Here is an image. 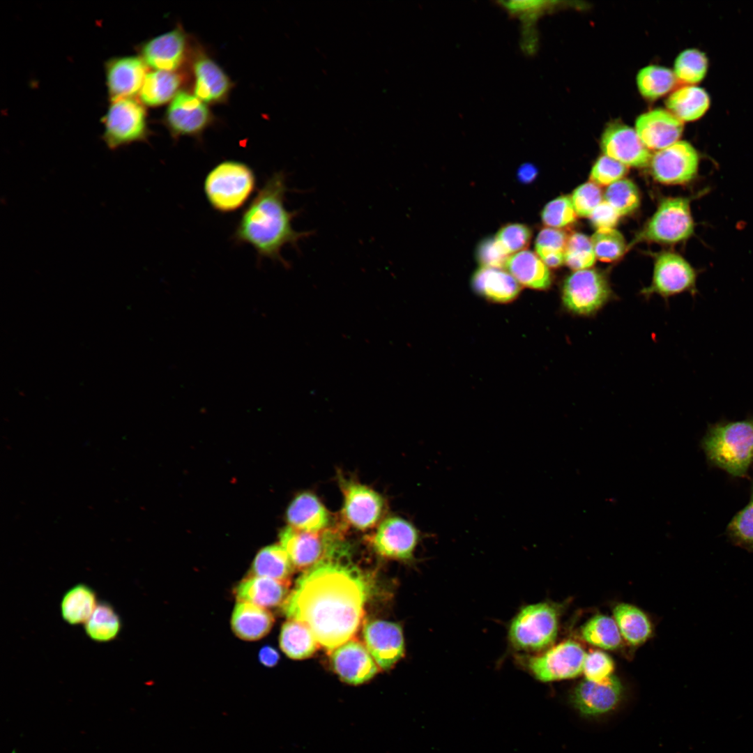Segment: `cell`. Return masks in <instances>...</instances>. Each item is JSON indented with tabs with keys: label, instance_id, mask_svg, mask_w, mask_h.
<instances>
[{
	"label": "cell",
	"instance_id": "obj_1",
	"mask_svg": "<svg viewBox=\"0 0 753 753\" xmlns=\"http://www.w3.org/2000/svg\"><path fill=\"white\" fill-rule=\"evenodd\" d=\"M351 559L345 542L303 572L282 605L289 620L299 621L330 653L353 638L364 616L370 586Z\"/></svg>",
	"mask_w": 753,
	"mask_h": 753
},
{
	"label": "cell",
	"instance_id": "obj_2",
	"mask_svg": "<svg viewBox=\"0 0 753 753\" xmlns=\"http://www.w3.org/2000/svg\"><path fill=\"white\" fill-rule=\"evenodd\" d=\"M289 191L285 173L274 172L245 208L235 227L231 240L236 245L252 247L258 262L269 259L289 267L282 257L283 248L289 245L297 248L301 240L312 234L294 229L293 220L300 212L287 208Z\"/></svg>",
	"mask_w": 753,
	"mask_h": 753
},
{
	"label": "cell",
	"instance_id": "obj_3",
	"mask_svg": "<svg viewBox=\"0 0 753 753\" xmlns=\"http://www.w3.org/2000/svg\"><path fill=\"white\" fill-rule=\"evenodd\" d=\"M708 462L734 477H745L753 463V417L709 425L701 441Z\"/></svg>",
	"mask_w": 753,
	"mask_h": 753
},
{
	"label": "cell",
	"instance_id": "obj_4",
	"mask_svg": "<svg viewBox=\"0 0 753 753\" xmlns=\"http://www.w3.org/2000/svg\"><path fill=\"white\" fill-rule=\"evenodd\" d=\"M257 178L248 164L227 160L215 165L206 174L203 190L210 206L222 214L244 207L257 189Z\"/></svg>",
	"mask_w": 753,
	"mask_h": 753
},
{
	"label": "cell",
	"instance_id": "obj_5",
	"mask_svg": "<svg viewBox=\"0 0 753 753\" xmlns=\"http://www.w3.org/2000/svg\"><path fill=\"white\" fill-rule=\"evenodd\" d=\"M558 604L542 602L525 605L510 621L508 640L518 654L539 653L555 641L559 625Z\"/></svg>",
	"mask_w": 753,
	"mask_h": 753
},
{
	"label": "cell",
	"instance_id": "obj_6",
	"mask_svg": "<svg viewBox=\"0 0 753 753\" xmlns=\"http://www.w3.org/2000/svg\"><path fill=\"white\" fill-rule=\"evenodd\" d=\"M586 655L579 644L567 640L542 653L517 654L515 660L537 680L550 682L575 678L583 672Z\"/></svg>",
	"mask_w": 753,
	"mask_h": 753
},
{
	"label": "cell",
	"instance_id": "obj_7",
	"mask_svg": "<svg viewBox=\"0 0 753 753\" xmlns=\"http://www.w3.org/2000/svg\"><path fill=\"white\" fill-rule=\"evenodd\" d=\"M612 297L607 277L595 269L574 271L564 280L561 301L571 314L589 317L604 307Z\"/></svg>",
	"mask_w": 753,
	"mask_h": 753
},
{
	"label": "cell",
	"instance_id": "obj_8",
	"mask_svg": "<svg viewBox=\"0 0 753 753\" xmlns=\"http://www.w3.org/2000/svg\"><path fill=\"white\" fill-rule=\"evenodd\" d=\"M690 203V199L682 197L662 200L631 245L641 241L673 244L689 238L694 231Z\"/></svg>",
	"mask_w": 753,
	"mask_h": 753
},
{
	"label": "cell",
	"instance_id": "obj_9",
	"mask_svg": "<svg viewBox=\"0 0 753 753\" xmlns=\"http://www.w3.org/2000/svg\"><path fill=\"white\" fill-rule=\"evenodd\" d=\"M102 123V137L110 149L144 141L149 135L146 109L134 98L112 100Z\"/></svg>",
	"mask_w": 753,
	"mask_h": 753
},
{
	"label": "cell",
	"instance_id": "obj_10",
	"mask_svg": "<svg viewBox=\"0 0 753 753\" xmlns=\"http://www.w3.org/2000/svg\"><path fill=\"white\" fill-rule=\"evenodd\" d=\"M344 540L334 530L312 532L285 527L280 533V545L295 568L305 571L332 553Z\"/></svg>",
	"mask_w": 753,
	"mask_h": 753
},
{
	"label": "cell",
	"instance_id": "obj_11",
	"mask_svg": "<svg viewBox=\"0 0 753 753\" xmlns=\"http://www.w3.org/2000/svg\"><path fill=\"white\" fill-rule=\"evenodd\" d=\"M699 156L686 141H678L656 151L649 164L651 173L658 182L667 185L685 184L693 180L698 172Z\"/></svg>",
	"mask_w": 753,
	"mask_h": 753
},
{
	"label": "cell",
	"instance_id": "obj_12",
	"mask_svg": "<svg viewBox=\"0 0 753 753\" xmlns=\"http://www.w3.org/2000/svg\"><path fill=\"white\" fill-rule=\"evenodd\" d=\"M696 281L695 270L682 256L665 252L657 257L652 282L641 294L646 296L656 294L664 298L685 291L694 294Z\"/></svg>",
	"mask_w": 753,
	"mask_h": 753
},
{
	"label": "cell",
	"instance_id": "obj_13",
	"mask_svg": "<svg viewBox=\"0 0 753 753\" xmlns=\"http://www.w3.org/2000/svg\"><path fill=\"white\" fill-rule=\"evenodd\" d=\"M212 114L195 95L179 91L169 105L164 122L172 136L199 137L211 123Z\"/></svg>",
	"mask_w": 753,
	"mask_h": 753
},
{
	"label": "cell",
	"instance_id": "obj_14",
	"mask_svg": "<svg viewBox=\"0 0 753 753\" xmlns=\"http://www.w3.org/2000/svg\"><path fill=\"white\" fill-rule=\"evenodd\" d=\"M344 495L342 516L346 522L358 530L373 527L381 518L384 501L381 496L364 485L342 479Z\"/></svg>",
	"mask_w": 753,
	"mask_h": 753
},
{
	"label": "cell",
	"instance_id": "obj_15",
	"mask_svg": "<svg viewBox=\"0 0 753 753\" xmlns=\"http://www.w3.org/2000/svg\"><path fill=\"white\" fill-rule=\"evenodd\" d=\"M420 534L410 522L390 517L379 524L372 538V545L379 555L402 561L413 558Z\"/></svg>",
	"mask_w": 753,
	"mask_h": 753
},
{
	"label": "cell",
	"instance_id": "obj_16",
	"mask_svg": "<svg viewBox=\"0 0 753 753\" xmlns=\"http://www.w3.org/2000/svg\"><path fill=\"white\" fill-rule=\"evenodd\" d=\"M600 146L604 155L627 167L649 166L652 154L637 132L619 122L609 123L602 132Z\"/></svg>",
	"mask_w": 753,
	"mask_h": 753
},
{
	"label": "cell",
	"instance_id": "obj_17",
	"mask_svg": "<svg viewBox=\"0 0 753 753\" xmlns=\"http://www.w3.org/2000/svg\"><path fill=\"white\" fill-rule=\"evenodd\" d=\"M330 654L335 674L349 685L363 684L379 671V667L366 646L356 639H350Z\"/></svg>",
	"mask_w": 753,
	"mask_h": 753
},
{
	"label": "cell",
	"instance_id": "obj_18",
	"mask_svg": "<svg viewBox=\"0 0 753 753\" xmlns=\"http://www.w3.org/2000/svg\"><path fill=\"white\" fill-rule=\"evenodd\" d=\"M365 646L382 669L393 667L404 655V642L402 629L396 623L372 621L363 628Z\"/></svg>",
	"mask_w": 753,
	"mask_h": 753
},
{
	"label": "cell",
	"instance_id": "obj_19",
	"mask_svg": "<svg viewBox=\"0 0 753 753\" xmlns=\"http://www.w3.org/2000/svg\"><path fill=\"white\" fill-rule=\"evenodd\" d=\"M147 69L148 66L139 56H118L107 61L106 84L111 101L134 98L139 93L148 74Z\"/></svg>",
	"mask_w": 753,
	"mask_h": 753
},
{
	"label": "cell",
	"instance_id": "obj_20",
	"mask_svg": "<svg viewBox=\"0 0 753 753\" xmlns=\"http://www.w3.org/2000/svg\"><path fill=\"white\" fill-rule=\"evenodd\" d=\"M188 47L187 36L178 27L146 41L140 57L155 70L174 71L183 63Z\"/></svg>",
	"mask_w": 753,
	"mask_h": 753
},
{
	"label": "cell",
	"instance_id": "obj_21",
	"mask_svg": "<svg viewBox=\"0 0 753 753\" xmlns=\"http://www.w3.org/2000/svg\"><path fill=\"white\" fill-rule=\"evenodd\" d=\"M635 131L646 147L659 151L678 141L683 123L669 110L657 108L637 117Z\"/></svg>",
	"mask_w": 753,
	"mask_h": 753
},
{
	"label": "cell",
	"instance_id": "obj_22",
	"mask_svg": "<svg viewBox=\"0 0 753 753\" xmlns=\"http://www.w3.org/2000/svg\"><path fill=\"white\" fill-rule=\"evenodd\" d=\"M622 692L621 683L613 675L601 681L585 679L575 689L572 701L582 714L596 715L612 710Z\"/></svg>",
	"mask_w": 753,
	"mask_h": 753
},
{
	"label": "cell",
	"instance_id": "obj_23",
	"mask_svg": "<svg viewBox=\"0 0 753 753\" xmlns=\"http://www.w3.org/2000/svg\"><path fill=\"white\" fill-rule=\"evenodd\" d=\"M194 95L205 103L226 101L233 83L223 69L210 56L199 53L192 64Z\"/></svg>",
	"mask_w": 753,
	"mask_h": 753
},
{
	"label": "cell",
	"instance_id": "obj_24",
	"mask_svg": "<svg viewBox=\"0 0 753 753\" xmlns=\"http://www.w3.org/2000/svg\"><path fill=\"white\" fill-rule=\"evenodd\" d=\"M290 582L265 577L248 575L237 585L235 596L244 602L264 608L283 604L289 594Z\"/></svg>",
	"mask_w": 753,
	"mask_h": 753
},
{
	"label": "cell",
	"instance_id": "obj_25",
	"mask_svg": "<svg viewBox=\"0 0 753 753\" xmlns=\"http://www.w3.org/2000/svg\"><path fill=\"white\" fill-rule=\"evenodd\" d=\"M472 286L480 295L498 303L514 300L521 291V284L502 268L480 266L473 274Z\"/></svg>",
	"mask_w": 753,
	"mask_h": 753
},
{
	"label": "cell",
	"instance_id": "obj_26",
	"mask_svg": "<svg viewBox=\"0 0 753 753\" xmlns=\"http://www.w3.org/2000/svg\"><path fill=\"white\" fill-rule=\"evenodd\" d=\"M273 623V616L267 609L244 602L236 604L231 618L235 635L245 641L261 639L270 632Z\"/></svg>",
	"mask_w": 753,
	"mask_h": 753
},
{
	"label": "cell",
	"instance_id": "obj_27",
	"mask_svg": "<svg viewBox=\"0 0 753 753\" xmlns=\"http://www.w3.org/2000/svg\"><path fill=\"white\" fill-rule=\"evenodd\" d=\"M286 517L289 526L312 532L325 530L330 521L328 511L310 492L301 493L291 501Z\"/></svg>",
	"mask_w": 753,
	"mask_h": 753
},
{
	"label": "cell",
	"instance_id": "obj_28",
	"mask_svg": "<svg viewBox=\"0 0 753 753\" xmlns=\"http://www.w3.org/2000/svg\"><path fill=\"white\" fill-rule=\"evenodd\" d=\"M505 268L520 284L528 288L545 290L552 284L549 268L531 250H524L510 255Z\"/></svg>",
	"mask_w": 753,
	"mask_h": 753
},
{
	"label": "cell",
	"instance_id": "obj_29",
	"mask_svg": "<svg viewBox=\"0 0 753 753\" xmlns=\"http://www.w3.org/2000/svg\"><path fill=\"white\" fill-rule=\"evenodd\" d=\"M182 77L174 71L153 70L148 73L139 91L144 105L158 107L173 98L178 93Z\"/></svg>",
	"mask_w": 753,
	"mask_h": 753
},
{
	"label": "cell",
	"instance_id": "obj_30",
	"mask_svg": "<svg viewBox=\"0 0 753 753\" xmlns=\"http://www.w3.org/2000/svg\"><path fill=\"white\" fill-rule=\"evenodd\" d=\"M669 111L682 121L701 117L710 105L707 92L698 86H685L674 91L666 100Z\"/></svg>",
	"mask_w": 753,
	"mask_h": 753
},
{
	"label": "cell",
	"instance_id": "obj_31",
	"mask_svg": "<svg viewBox=\"0 0 753 753\" xmlns=\"http://www.w3.org/2000/svg\"><path fill=\"white\" fill-rule=\"evenodd\" d=\"M98 604L96 591L84 583L77 584L63 595L61 602V616L70 625L84 624Z\"/></svg>",
	"mask_w": 753,
	"mask_h": 753
},
{
	"label": "cell",
	"instance_id": "obj_32",
	"mask_svg": "<svg viewBox=\"0 0 753 753\" xmlns=\"http://www.w3.org/2000/svg\"><path fill=\"white\" fill-rule=\"evenodd\" d=\"M294 566L287 552L280 545L262 548L254 557L250 575L290 582Z\"/></svg>",
	"mask_w": 753,
	"mask_h": 753
},
{
	"label": "cell",
	"instance_id": "obj_33",
	"mask_svg": "<svg viewBox=\"0 0 753 753\" xmlns=\"http://www.w3.org/2000/svg\"><path fill=\"white\" fill-rule=\"evenodd\" d=\"M280 646L290 658L301 660L310 657L319 646L311 630L303 623L289 620L280 634Z\"/></svg>",
	"mask_w": 753,
	"mask_h": 753
},
{
	"label": "cell",
	"instance_id": "obj_34",
	"mask_svg": "<svg viewBox=\"0 0 753 753\" xmlns=\"http://www.w3.org/2000/svg\"><path fill=\"white\" fill-rule=\"evenodd\" d=\"M614 620L621 636L633 646L644 643L652 632L647 616L638 607L621 603L614 609Z\"/></svg>",
	"mask_w": 753,
	"mask_h": 753
},
{
	"label": "cell",
	"instance_id": "obj_35",
	"mask_svg": "<svg viewBox=\"0 0 753 753\" xmlns=\"http://www.w3.org/2000/svg\"><path fill=\"white\" fill-rule=\"evenodd\" d=\"M121 625L120 616L113 606L107 602H100L84 623V630L93 641L108 642L117 637Z\"/></svg>",
	"mask_w": 753,
	"mask_h": 753
},
{
	"label": "cell",
	"instance_id": "obj_36",
	"mask_svg": "<svg viewBox=\"0 0 753 753\" xmlns=\"http://www.w3.org/2000/svg\"><path fill=\"white\" fill-rule=\"evenodd\" d=\"M676 83V76L671 69L656 65L641 68L637 75L639 91L648 100H656L667 94Z\"/></svg>",
	"mask_w": 753,
	"mask_h": 753
},
{
	"label": "cell",
	"instance_id": "obj_37",
	"mask_svg": "<svg viewBox=\"0 0 753 753\" xmlns=\"http://www.w3.org/2000/svg\"><path fill=\"white\" fill-rule=\"evenodd\" d=\"M582 638L588 643L607 650H614L621 644V634L612 618L598 614L590 618L581 630Z\"/></svg>",
	"mask_w": 753,
	"mask_h": 753
},
{
	"label": "cell",
	"instance_id": "obj_38",
	"mask_svg": "<svg viewBox=\"0 0 753 753\" xmlns=\"http://www.w3.org/2000/svg\"><path fill=\"white\" fill-rule=\"evenodd\" d=\"M708 70V59L696 49L683 51L676 57L674 73L681 83L693 84L701 82Z\"/></svg>",
	"mask_w": 753,
	"mask_h": 753
},
{
	"label": "cell",
	"instance_id": "obj_39",
	"mask_svg": "<svg viewBox=\"0 0 753 753\" xmlns=\"http://www.w3.org/2000/svg\"><path fill=\"white\" fill-rule=\"evenodd\" d=\"M604 201L610 204L620 215L634 212L640 204V194L630 180L622 178L608 185L603 195Z\"/></svg>",
	"mask_w": 753,
	"mask_h": 753
},
{
	"label": "cell",
	"instance_id": "obj_40",
	"mask_svg": "<svg viewBox=\"0 0 753 753\" xmlns=\"http://www.w3.org/2000/svg\"><path fill=\"white\" fill-rule=\"evenodd\" d=\"M726 533L735 545L753 552V480L748 503L732 518Z\"/></svg>",
	"mask_w": 753,
	"mask_h": 753
},
{
	"label": "cell",
	"instance_id": "obj_41",
	"mask_svg": "<svg viewBox=\"0 0 753 753\" xmlns=\"http://www.w3.org/2000/svg\"><path fill=\"white\" fill-rule=\"evenodd\" d=\"M591 241L596 258L602 261H614L627 250L623 234L614 228L597 229Z\"/></svg>",
	"mask_w": 753,
	"mask_h": 753
},
{
	"label": "cell",
	"instance_id": "obj_42",
	"mask_svg": "<svg viewBox=\"0 0 753 753\" xmlns=\"http://www.w3.org/2000/svg\"><path fill=\"white\" fill-rule=\"evenodd\" d=\"M593 245L587 236L574 233L568 237L564 250V263L574 271L590 268L595 262Z\"/></svg>",
	"mask_w": 753,
	"mask_h": 753
},
{
	"label": "cell",
	"instance_id": "obj_43",
	"mask_svg": "<svg viewBox=\"0 0 753 753\" xmlns=\"http://www.w3.org/2000/svg\"><path fill=\"white\" fill-rule=\"evenodd\" d=\"M577 216L570 197L564 195L548 202L541 213L542 221L547 227L559 229L574 223Z\"/></svg>",
	"mask_w": 753,
	"mask_h": 753
},
{
	"label": "cell",
	"instance_id": "obj_44",
	"mask_svg": "<svg viewBox=\"0 0 753 753\" xmlns=\"http://www.w3.org/2000/svg\"><path fill=\"white\" fill-rule=\"evenodd\" d=\"M531 236L532 232L528 227L523 224L513 223L502 227L495 237L511 255L524 250L528 246Z\"/></svg>",
	"mask_w": 753,
	"mask_h": 753
},
{
	"label": "cell",
	"instance_id": "obj_45",
	"mask_svg": "<svg viewBox=\"0 0 753 753\" xmlns=\"http://www.w3.org/2000/svg\"><path fill=\"white\" fill-rule=\"evenodd\" d=\"M570 199L577 215L588 218L604 201L601 189L592 181L578 186L573 191Z\"/></svg>",
	"mask_w": 753,
	"mask_h": 753
},
{
	"label": "cell",
	"instance_id": "obj_46",
	"mask_svg": "<svg viewBox=\"0 0 753 753\" xmlns=\"http://www.w3.org/2000/svg\"><path fill=\"white\" fill-rule=\"evenodd\" d=\"M628 167L605 155L598 158L591 171L590 178L594 183L609 185L623 178Z\"/></svg>",
	"mask_w": 753,
	"mask_h": 753
},
{
	"label": "cell",
	"instance_id": "obj_47",
	"mask_svg": "<svg viewBox=\"0 0 753 753\" xmlns=\"http://www.w3.org/2000/svg\"><path fill=\"white\" fill-rule=\"evenodd\" d=\"M614 662L607 653L594 651L586 653L583 665L586 679L601 681L612 675Z\"/></svg>",
	"mask_w": 753,
	"mask_h": 753
},
{
	"label": "cell",
	"instance_id": "obj_48",
	"mask_svg": "<svg viewBox=\"0 0 753 753\" xmlns=\"http://www.w3.org/2000/svg\"><path fill=\"white\" fill-rule=\"evenodd\" d=\"M476 257L481 266L503 268L510 254L494 236L480 243Z\"/></svg>",
	"mask_w": 753,
	"mask_h": 753
},
{
	"label": "cell",
	"instance_id": "obj_49",
	"mask_svg": "<svg viewBox=\"0 0 753 753\" xmlns=\"http://www.w3.org/2000/svg\"><path fill=\"white\" fill-rule=\"evenodd\" d=\"M568 237L561 229L546 227L538 234L535 240L536 254L540 258L549 254L564 252Z\"/></svg>",
	"mask_w": 753,
	"mask_h": 753
},
{
	"label": "cell",
	"instance_id": "obj_50",
	"mask_svg": "<svg viewBox=\"0 0 753 753\" xmlns=\"http://www.w3.org/2000/svg\"><path fill=\"white\" fill-rule=\"evenodd\" d=\"M621 215L605 201H602L589 215V219L597 229L614 228Z\"/></svg>",
	"mask_w": 753,
	"mask_h": 753
},
{
	"label": "cell",
	"instance_id": "obj_51",
	"mask_svg": "<svg viewBox=\"0 0 753 753\" xmlns=\"http://www.w3.org/2000/svg\"><path fill=\"white\" fill-rule=\"evenodd\" d=\"M259 662L267 667H272L277 664L280 655L278 652L271 646H263L258 655Z\"/></svg>",
	"mask_w": 753,
	"mask_h": 753
},
{
	"label": "cell",
	"instance_id": "obj_52",
	"mask_svg": "<svg viewBox=\"0 0 753 753\" xmlns=\"http://www.w3.org/2000/svg\"><path fill=\"white\" fill-rule=\"evenodd\" d=\"M538 174L535 167L529 163L522 165L518 169L517 176L519 180L524 183L532 182Z\"/></svg>",
	"mask_w": 753,
	"mask_h": 753
}]
</instances>
